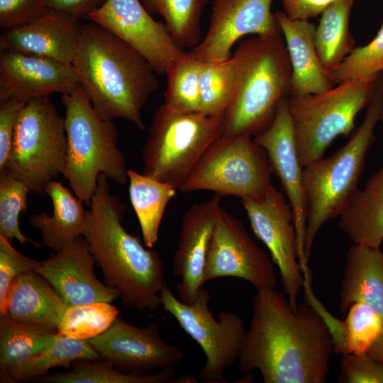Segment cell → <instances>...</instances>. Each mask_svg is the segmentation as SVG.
Masks as SVG:
<instances>
[{"instance_id": "1", "label": "cell", "mask_w": 383, "mask_h": 383, "mask_svg": "<svg viewBox=\"0 0 383 383\" xmlns=\"http://www.w3.org/2000/svg\"><path fill=\"white\" fill-rule=\"evenodd\" d=\"M240 354V371L258 370L265 383H324L333 345L316 310L306 302L295 311L274 287L257 290Z\"/></svg>"}, {"instance_id": "2", "label": "cell", "mask_w": 383, "mask_h": 383, "mask_svg": "<svg viewBox=\"0 0 383 383\" xmlns=\"http://www.w3.org/2000/svg\"><path fill=\"white\" fill-rule=\"evenodd\" d=\"M89 206L83 236L104 283L119 292L124 307L155 311L161 306L160 293L167 285L163 262L157 252L124 229L121 222L126 206L111 194L104 174L98 178Z\"/></svg>"}, {"instance_id": "3", "label": "cell", "mask_w": 383, "mask_h": 383, "mask_svg": "<svg viewBox=\"0 0 383 383\" xmlns=\"http://www.w3.org/2000/svg\"><path fill=\"white\" fill-rule=\"evenodd\" d=\"M72 65L101 118L126 119L145 130L141 111L158 80L143 55L91 21L82 24Z\"/></svg>"}, {"instance_id": "4", "label": "cell", "mask_w": 383, "mask_h": 383, "mask_svg": "<svg viewBox=\"0 0 383 383\" xmlns=\"http://www.w3.org/2000/svg\"><path fill=\"white\" fill-rule=\"evenodd\" d=\"M232 57L236 84L222 135L255 137L270 126L279 103L290 96L292 72L286 43L282 34L254 35L240 42Z\"/></svg>"}, {"instance_id": "5", "label": "cell", "mask_w": 383, "mask_h": 383, "mask_svg": "<svg viewBox=\"0 0 383 383\" xmlns=\"http://www.w3.org/2000/svg\"><path fill=\"white\" fill-rule=\"evenodd\" d=\"M383 102V73L377 80L362 123L350 140L327 157L303 168L302 182L306 210L304 258L309 262L314 240L323 224L340 217L351 205L358 190L367 152L375 140Z\"/></svg>"}, {"instance_id": "6", "label": "cell", "mask_w": 383, "mask_h": 383, "mask_svg": "<svg viewBox=\"0 0 383 383\" xmlns=\"http://www.w3.org/2000/svg\"><path fill=\"white\" fill-rule=\"evenodd\" d=\"M67 148L64 177L83 203L90 204L101 174L120 184L128 181L126 161L112 120L101 118L79 86L62 94Z\"/></svg>"}, {"instance_id": "7", "label": "cell", "mask_w": 383, "mask_h": 383, "mask_svg": "<svg viewBox=\"0 0 383 383\" xmlns=\"http://www.w3.org/2000/svg\"><path fill=\"white\" fill-rule=\"evenodd\" d=\"M224 116L182 113L162 104L141 151L143 174L179 190L199 160L222 136Z\"/></svg>"}, {"instance_id": "8", "label": "cell", "mask_w": 383, "mask_h": 383, "mask_svg": "<svg viewBox=\"0 0 383 383\" xmlns=\"http://www.w3.org/2000/svg\"><path fill=\"white\" fill-rule=\"evenodd\" d=\"M378 78L344 82L323 92L288 98L303 167L322 157L338 136H350L356 116L373 96Z\"/></svg>"}, {"instance_id": "9", "label": "cell", "mask_w": 383, "mask_h": 383, "mask_svg": "<svg viewBox=\"0 0 383 383\" xmlns=\"http://www.w3.org/2000/svg\"><path fill=\"white\" fill-rule=\"evenodd\" d=\"M67 135L62 117L49 96L28 100L23 108L5 167L30 193L45 194L47 185L63 175Z\"/></svg>"}, {"instance_id": "10", "label": "cell", "mask_w": 383, "mask_h": 383, "mask_svg": "<svg viewBox=\"0 0 383 383\" xmlns=\"http://www.w3.org/2000/svg\"><path fill=\"white\" fill-rule=\"evenodd\" d=\"M272 174L265 150L252 136L222 135L205 151L179 191L255 197L272 185Z\"/></svg>"}, {"instance_id": "11", "label": "cell", "mask_w": 383, "mask_h": 383, "mask_svg": "<svg viewBox=\"0 0 383 383\" xmlns=\"http://www.w3.org/2000/svg\"><path fill=\"white\" fill-rule=\"evenodd\" d=\"M161 306L201 347L206 356L199 378L205 383H224L225 371L238 360L247 331L243 319L231 311L218 313V320L209 308L210 295L202 287L195 300L186 304L166 285L160 293Z\"/></svg>"}, {"instance_id": "12", "label": "cell", "mask_w": 383, "mask_h": 383, "mask_svg": "<svg viewBox=\"0 0 383 383\" xmlns=\"http://www.w3.org/2000/svg\"><path fill=\"white\" fill-rule=\"evenodd\" d=\"M251 229L277 266L284 293L296 311L304 277L299 260L294 219L289 202L272 185L263 194L241 199Z\"/></svg>"}, {"instance_id": "13", "label": "cell", "mask_w": 383, "mask_h": 383, "mask_svg": "<svg viewBox=\"0 0 383 383\" xmlns=\"http://www.w3.org/2000/svg\"><path fill=\"white\" fill-rule=\"evenodd\" d=\"M244 279L257 290L277 283L272 260L250 236L243 223L221 208L212 235L203 282L221 277Z\"/></svg>"}, {"instance_id": "14", "label": "cell", "mask_w": 383, "mask_h": 383, "mask_svg": "<svg viewBox=\"0 0 383 383\" xmlns=\"http://www.w3.org/2000/svg\"><path fill=\"white\" fill-rule=\"evenodd\" d=\"M89 341L103 359L131 374L147 375L174 367L184 357L180 348L164 340L156 323L138 327L118 316L109 328Z\"/></svg>"}, {"instance_id": "15", "label": "cell", "mask_w": 383, "mask_h": 383, "mask_svg": "<svg viewBox=\"0 0 383 383\" xmlns=\"http://www.w3.org/2000/svg\"><path fill=\"white\" fill-rule=\"evenodd\" d=\"M89 20L138 51L157 73L165 74L186 52L176 43L165 23L155 21L139 0H106Z\"/></svg>"}, {"instance_id": "16", "label": "cell", "mask_w": 383, "mask_h": 383, "mask_svg": "<svg viewBox=\"0 0 383 383\" xmlns=\"http://www.w3.org/2000/svg\"><path fill=\"white\" fill-rule=\"evenodd\" d=\"M273 0H213L205 36L189 52L201 62H217L232 57L237 41L247 35L282 34L271 11Z\"/></svg>"}, {"instance_id": "17", "label": "cell", "mask_w": 383, "mask_h": 383, "mask_svg": "<svg viewBox=\"0 0 383 383\" xmlns=\"http://www.w3.org/2000/svg\"><path fill=\"white\" fill-rule=\"evenodd\" d=\"M266 152L273 174L279 179L292 209L301 270L308 266L304 258V239L306 210L303 189V168L297 153L288 98L279 104L274 120L253 137Z\"/></svg>"}, {"instance_id": "18", "label": "cell", "mask_w": 383, "mask_h": 383, "mask_svg": "<svg viewBox=\"0 0 383 383\" xmlns=\"http://www.w3.org/2000/svg\"><path fill=\"white\" fill-rule=\"evenodd\" d=\"M79 86L72 65L19 52L1 51L0 101L16 98L28 101L54 93H70Z\"/></svg>"}, {"instance_id": "19", "label": "cell", "mask_w": 383, "mask_h": 383, "mask_svg": "<svg viewBox=\"0 0 383 383\" xmlns=\"http://www.w3.org/2000/svg\"><path fill=\"white\" fill-rule=\"evenodd\" d=\"M221 199L194 204L184 213L173 257L172 274L180 277L177 292L181 301L191 304L204 284L203 275L209 245L221 208Z\"/></svg>"}, {"instance_id": "20", "label": "cell", "mask_w": 383, "mask_h": 383, "mask_svg": "<svg viewBox=\"0 0 383 383\" xmlns=\"http://www.w3.org/2000/svg\"><path fill=\"white\" fill-rule=\"evenodd\" d=\"M95 260L83 235L44 261L36 272L42 275L69 305L111 302L119 292L100 282L94 274Z\"/></svg>"}, {"instance_id": "21", "label": "cell", "mask_w": 383, "mask_h": 383, "mask_svg": "<svg viewBox=\"0 0 383 383\" xmlns=\"http://www.w3.org/2000/svg\"><path fill=\"white\" fill-rule=\"evenodd\" d=\"M81 27L79 19L48 11L26 25L4 30L0 48L72 65Z\"/></svg>"}, {"instance_id": "22", "label": "cell", "mask_w": 383, "mask_h": 383, "mask_svg": "<svg viewBox=\"0 0 383 383\" xmlns=\"http://www.w3.org/2000/svg\"><path fill=\"white\" fill-rule=\"evenodd\" d=\"M284 36L292 66L290 96L318 94L333 88L331 73L322 65L315 47L316 26L309 20L290 19L274 13Z\"/></svg>"}, {"instance_id": "23", "label": "cell", "mask_w": 383, "mask_h": 383, "mask_svg": "<svg viewBox=\"0 0 383 383\" xmlns=\"http://www.w3.org/2000/svg\"><path fill=\"white\" fill-rule=\"evenodd\" d=\"M68 306L47 279L36 272H30L13 282L0 316L57 328Z\"/></svg>"}, {"instance_id": "24", "label": "cell", "mask_w": 383, "mask_h": 383, "mask_svg": "<svg viewBox=\"0 0 383 383\" xmlns=\"http://www.w3.org/2000/svg\"><path fill=\"white\" fill-rule=\"evenodd\" d=\"M359 301L383 318V252L380 248L355 243L345 255L338 306L346 313Z\"/></svg>"}, {"instance_id": "25", "label": "cell", "mask_w": 383, "mask_h": 383, "mask_svg": "<svg viewBox=\"0 0 383 383\" xmlns=\"http://www.w3.org/2000/svg\"><path fill=\"white\" fill-rule=\"evenodd\" d=\"M45 193L50 198L52 215L46 212L34 213L29 223L40 230L42 245L57 252L77 237L83 235L87 224V211L83 202L61 182L52 180Z\"/></svg>"}, {"instance_id": "26", "label": "cell", "mask_w": 383, "mask_h": 383, "mask_svg": "<svg viewBox=\"0 0 383 383\" xmlns=\"http://www.w3.org/2000/svg\"><path fill=\"white\" fill-rule=\"evenodd\" d=\"M59 335L56 328L0 316V382H15L21 367L49 348Z\"/></svg>"}, {"instance_id": "27", "label": "cell", "mask_w": 383, "mask_h": 383, "mask_svg": "<svg viewBox=\"0 0 383 383\" xmlns=\"http://www.w3.org/2000/svg\"><path fill=\"white\" fill-rule=\"evenodd\" d=\"M339 228L355 243L380 248L383 242V164L359 189L339 217Z\"/></svg>"}, {"instance_id": "28", "label": "cell", "mask_w": 383, "mask_h": 383, "mask_svg": "<svg viewBox=\"0 0 383 383\" xmlns=\"http://www.w3.org/2000/svg\"><path fill=\"white\" fill-rule=\"evenodd\" d=\"M130 200L140 226L144 244L152 248L157 242L161 221L177 189L133 170H128Z\"/></svg>"}, {"instance_id": "29", "label": "cell", "mask_w": 383, "mask_h": 383, "mask_svg": "<svg viewBox=\"0 0 383 383\" xmlns=\"http://www.w3.org/2000/svg\"><path fill=\"white\" fill-rule=\"evenodd\" d=\"M353 0H335L321 14L315 47L323 67L331 73L355 48L349 29Z\"/></svg>"}, {"instance_id": "30", "label": "cell", "mask_w": 383, "mask_h": 383, "mask_svg": "<svg viewBox=\"0 0 383 383\" xmlns=\"http://www.w3.org/2000/svg\"><path fill=\"white\" fill-rule=\"evenodd\" d=\"M174 367H170L155 374H131L119 371L104 359L81 360L74 362L69 372L45 374L35 380L42 383H174Z\"/></svg>"}, {"instance_id": "31", "label": "cell", "mask_w": 383, "mask_h": 383, "mask_svg": "<svg viewBox=\"0 0 383 383\" xmlns=\"http://www.w3.org/2000/svg\"><path fill=\"white\" fill-rule=\"evenodd\" d=\"M148 11L162 16L183 50L192 49L201 41L200 21L209 0H141Z\"/></svg>"}, {"instance_id": "32", "label": "cell", "mask_w": 383, "mask_h": 383, "mask_svg": "<svg viewBox=\"0 0 383 383\" xmlns=\"http://www.w3.org/2000/svg\"><path fill=\"white\" fill-rule=\"evenodd\" d=\"M103 359L89 340H78L59 335L45 351L26 362L18 372L15 382H27L43 376L55 367L70 369L81 360Z\"/></svg>"}, {"instance_id": "33", "label": "cell", "mask_w": 383, "mask_h": 383, "mask_svg": "<svg viewBox=\"0 0 383 383\" xmlns=\"http://www.w3.org/2000/svg\"><path fill=\"white\" fill-rule=\"evenodd\" d=\"M235 84L236 70L233 57L222 62H201L200 112L224 116L232 101Z\"/></svg>"}, {"instance_id": "34", "label": "cell", "mask_w": 383, "mask_h": 383, "mask_svg": "<svg viewBox=\"0 0 383 383\" xmlns=\"http://www.w3.org/2000/svg\"><path fill=\"white\" fill-rule=\"evenodd\" d=\"M201 62L185 52L166 70L165 102L182 113L200 112L199 68Z\"/></svg>"}, {"instance_id": "35", "label": "cell", "mask_w": 383, "mask_h": 383, "mask_svg": "<svg viewBox=\"0 0 383 383\" xmlns=\"http://www.w3.org/2000/svg\"><path fill=\"white\" fill-rule=\"evenodd\" d=\"M118 313L116 306L106 301L68 306L57 331L74 339L90 340L109 328Z\"/></svg>"}, {"instance_id": "36", "label": "cell", "mask_w": 383, "mask_h": 383, "mask_svg": "<svg viewBox=\"0 0 383 383\" xmlns=\"http://www.w3.org/2000/svg\"><path fill=\"white\" fill-rule=\"evenodd\" d=\"M30 190L21 179L6 170L0 171V235L11 241L17 240L21 245L30 242L36 248L42 244L24 235L19 228V216L27 209Z\"/></svg>"}, {"instance_id": "37", "label": "cell", "mask_w": 383, "mask_h": 383, "mask_svg": "<svg viewBox=\"0 0 383 383\" xmlns=\"http://www.w3.org/2000/svg\"><path fill=\"white\" fill-rule=\"evenodd\" d=\"M383 73V23L367 45L355 48L331 73L335 85L351 80L377 79Z\"/></svg>"}, {"instance_id": "38", "label": "cell", "mask_w": 383, "mask_h": 383, "mask_svg": "<svg viewBox=\"0 0 383 383\" xmlns=\"http://www.w3.org/2000/svg\"><path fill=\"white\" fill-rule=\"evenodd\" d=\"M344 321L348 353H366L383 328V318L363 302H355L346 311Z\"/></svg>"}, {"instance_id": "39", "label": "cell", "mask_w": 383, "mask_h": 383, "mask_svg": "<svg viewBox=\"0 0 383 383\" xmlns=\"http://www.w3.org/2000/svg\"><path fill=\"white\" fill-rule=\"evenodd\" d=\"M40 263L18 252L10 240L0 235V313L16 279L23 274L36 272Z\"/></svg>"}, {"instance_id": "40", "label": "cell", "mask_w": 383, "mask_h": 383, "mask_svg": "<svg viewBox=\"0 0 383 383\" xmlns=\"http://www.w3.org/2000/svg\"><path fill=\"white\" fill-rule=\"evenodd\" d=\"M339 382L383 383V365L367 353L341 355Z\"/></svg>"}, {"instance_id": "41", "label": "cell", "mask_w": 383, "mask_h": 383, "mask_svg": "<svg viewBox=\"0 0 383 383\" xmlns=\"http://www.w3.org/2000/svg\"><path fill=\"white\" fill-rule=\"evenodd\" d=\"M48 11V0H0V26L4 30L20 27Z\"/></svg>"}, {"instance_id": "42", "label": "cell", "mask_w": 383, "mask_h": 383, "mask_svg": "<svg viewBox=\"0 0 383 383\" xmlns=\"http://www.w3.org/2000/svg\"><path fill=\"white\" fill-rule=\"evenodd\" d=\"M302 272L304 277L303 286L304 302L311 305L323 320L332 338L333 353L341 355L348 354L345 322L338 319L328 311L314 294L311 288V274L309 267L304 268Z\"/></svg>"}, {"instance_id": "43", "label": "cell", "mask_w": 383, "mask_h": 383, "mask_svg": "<svg viewBox=\"0 0 383 383\" xmlns=\"http://www.w3.org/2000/svg\"><path fill=\"white\" fill-rule=\"evenodd\" d=\"M26 102L16 98L0 101V170L8 161L16 123Z\"/></svg>"}, {"instance_id": "44", "label": "cell", "mask_w": 383, "mask_h": 383, "mask_svg": "<svg viewBox=\"0 0 383 383\" xmlns=\"http://www.w3.org/2000/svg\"><path fill=\"white\" fill-rule=\"evenodd\" d=\"M106 0H48V11L77 19L87 18L100 9Z\"/></svg>"}, {"instance_id": "45", "label": "cell", "mask_w": 383, "mask_h": 383, "mask_svg": "<svg viewBox=\"0 0 383 383\" xmlns=\"http://www.w3.org/2000/svg\"><path fill=\"white\" fill-rule=\"evenodd\" d=\"M335 0H282L284 12L292 20H309L321 15Z\"/></svg>"}, {"instance_id": "46", "label": "cell", "mask_w": 383, "mask_h": 383, "mask_svg": "<svg viewBox=\"0 0 383 383\" xmlns=\"http://www.w3.org/2000/svg\"><path fill=\"white\" fill-rule=\"evenodd\" d=\"M366 353L383 365V328Z\"/></svg>"}, {"instance_id": "47", "label": "cell", "mask_w": 383, "mask_h": 383, "mask_svg": "<svg viewBox=\"0 0 383 383\" xmlns=\"http://www.w3.org/2000/svg\"><path fill=\"white\" fill-rule=\"evenodd\" d=\"M379 121H381V122L383 123V102H382V108H381V111H380Z\"/></svg>"}]
</instances>
